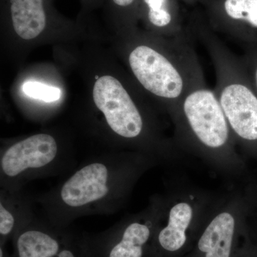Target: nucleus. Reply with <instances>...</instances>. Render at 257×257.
Masks as SVG:
<instances>
[{"label": "nucleus", "instance_id": "nucleus-1", "mask_svg": "<svg viewBox=\"0 0 257 257\" xmlns=\"http://www.w3.org/2000/svg\"><path fill=\"white\" fill-rule=\"evenodd\" d=\"M188 26L182 36L163 37L156 45L140 43L128 54L130 69L138 82L172 112L193 88L205 82L194 48L195 36Z\"/></svg>", "mask_w": 257, "mask_h": 257}, {"label": "nucleus", "instance_id": "nucleus-2", "mask_svg": "<svg viewBox=\"0 0 257 257\" xmlns=\"http://www.w3.org/2000/svg\"><path fill=\"white\" fill-rule=\"evenodd\" d=\"M173 114L184 135L197 145L212 150L229 145L231 128L214 90L205 82L193 88Z\"/></svg>", "mask_w": 257, "mask_h": 257}, {"label": "nucleus", "instance_id": "nucleus-3", "mask_svg": "<svg viewBox=\"0 0 257 257\" xmlns=\"http://www.w3.org/2000/svg\"><path fill=\"white\" fill-rule=\"evenodd\" d=\"M93 98L114 133L126 139L138 138L143 133L144 119L133 96L118 79L103 76L96 81Z\"/></svg>", "mask_w": 257, "mask_h": 257}, {"label": "nucleus", "instance_id": "nucleus-4", "mask_svg": "<svg viewBox=\"0 0 257 257\" xmlns=\"http://www.w3.org/2000/svg\"><path fill=\"white\" fill-rule=\"evenodd\" d=\"M211 30L243 42L257 40V0H202Z\"/></svg>", "mask_w": 257, "mask_h": 257}, {"label": "nucleus", "instance_id": "nucleus-5", "mask_svg": "<svg viewBox=\"0 0 257 257\" xmlns=\"http://www.w3.org/2000/svg\"><path fill=\"white\" fill-rule=\"evenodd\" d=\"M111 184V174L107 166L93 162L64 182L60 193L61 201L69 207H84L107 197Z\"/></svg>", "mask_w": 257, "mask_h": 257}, {"label": "nucleus", "instance_id": "nucleus-6", "mask_svg": "<svg viewBox=\"0 0 257 257\" xmlns=\"http://www.w3.org/2000/svg\"><path fill=\"white\" fill-rule=\"evenodd\" d=\"M58 151L55 138L38 134L13 145L1 159V170L8 177H17L29 170L42 168L53 162Z\"/></svg>", "mask_w": 257, "mask_h": 257}, {"label": "nucleus", "instance_id": "nucleus-7", "mask_svg": "<svg viewBox=\"0 0 257 257\" xmlns=\"http://www.w3.org/2000/svg\"><path fill=\"white\" fill-rule=\"evenodd\" d=\"M15 257H82L67 239L47 230L29 228L15 239Z\"/></svg>", "mask_w": 257, "mask_h": 257}, {"label": "nucleus", "instance_id": "nucleus-8", "mask_svg": "<svg viewBox=\"0 0 257 257\" xmlns=\"http://www.w3.org/2000/svg\"><path fill=\"white\" fill-rule=\"evenodd\" d=\"M236 221L232 214L221 212L199 236L195 251L189 257H231L235 252Z\"/></svg>", "mask_w": 257, "mask_h": 257}, {"label": "nucleus", "instance_id": "nucleus-9", "mask_svg": "<svg viewBox=\"0 0 257 257\" xmlns=\"http://www.w3.org/2000/svg\"><path fill=\"white\" fill-rule=\"evenodd\" d=\"M193 209L187 202H179L170 209L167 224L155 234L157 257H176L189 243L187 230L192 223Z\"/></svg>", "mask_w": 257, "mask_h": 257}, {"label": "nucleus", "instance_id": "nucleus-10", "mask_svg": "<svg viewBox=\"0 0 257 257\" xmlns=\"http://www.w3.org/2000/svg\"><path fill=\"white\" fill-rule=\"evenodd\" d=\"M146 18L152 28L163 37L182 36L189 32L187 20L182 13L179 0H143Z\"/></svg>", "mask_w": 257, "mask_h": 257}, {"label": "nucleus", "instance_id": "nucleus-11", "mask_svg": "<svg viewBox=\"0 0 257 257\" xmlns=\"http://www.w3.org/2000/svg\"><path fill=\"white\" fill-rule=\"evenodd\" d=\"M155 234L146 223H130L111 243L106 257H145Z\"/></svg>", "mask_w": 257, "mask_h": 257}, {"label": "nucleus", "instance_id": "nucleus-12", "mask_svg": "<svg viewBox=\"0 0 257 257\" xmlns=\"http://www.w3.org/2000/svg\"><path fill=\"white\" fill-rule=\"evenodd\" d=\"M12 19L16 33L24 40H32L46 26L42 0H10Z\"/></svg>", "mask_w": 257, "mask_h": 257}, {"label": "nucleus", "instance_id": "nucleus-13", "mask_svg": "<svg viewBox=\"0 0 257 257\" xmlns=\"http://www.w3.org/2000/svg\"><path fill=\"white\" fill-rule=\"evenodd\" d=\"M23 90L27 96L45 102L59 100L62 93L58 87H52L36 81H28L24 83Z\"/></svg>", "mask_w": 257, "mask_h": 257}, {"label": "nucleus", "instance_id": "nucleus-14", "mask_svg": "<svg viewBox=\"0 0 257 257\" xmlns=\"http://www.w3.org/2000/svg\"><path fill=\"white\" fill-rule=\"evenodd\" d=\"M15 218L3 202L0 204V234L2 237L10 236L15 229Z\"/></svg>", "mask_w": 257, "mask_h": 257}, {"label": "nucleus", "instance_id": "nucleus-15", "mask_svg": "<svg viewBox=\"0 0 257 257\" xmlns=\"http://www.w3.org/2000/svg\"><path fill=\"white\" fill-rule=\"evenodd\" d=\"M242 61L252 82L253 87L257 92V51L248 53L243 57Z\"/></svg>", "mask_w": 257, "mask_h": 257}, {"label": "nucleus", "instance_id": "nucleus-16", "mask_svg": "<svg viewBox=\"0 0 257 257\" xmlns=\"http://www.w3.org/2000/svg\"><path fill=\"white\" fill-rule=\"evenodd\" d=\"M231 257H257V245L247 244Z\"/></svg>", "mask_w": 257, "mask_h": 257}, {"label": "nucleus", "instance_id": "nucleus-17", "mask_svg": "<svg viewBox=\"0 0 257 257\" xmlns=\"http://www.w3.org/2000/svg\"><path fill=\"white\" fill-rule=\"evenodd\" d=\"M136 1L137 0H113L115 4L121 8H128L132 6Z\"/></svg>", "mask_w": 257, "mask_h": 257}, {"label": "nucleus", "instance_id": "nucleus-18", "mask_svg": "<svg viewBox=\"0 0 257 257\" xmlns=\"http://www.w3.org/2000/svg\"><path fill=\"white\" fill-rule=\"evenodd\" d=\"M179 1H182V3L189 5H196L200 4L202 0H179Z\"/></svg>", "mask_w": 257, "mask_h": 257}]
</instances>
